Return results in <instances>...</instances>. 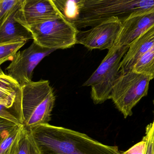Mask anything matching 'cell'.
<instances>
[{
    "mask_svg": "<svg viewBox=\"0 0 154 154\" xmlns=\"http://www.w3.org/2000/svg\"><path fill=\"white\" fill-rule=\"evenodd\" d=\"M29 130L41 154H122L117 146L104 144L61 127L45 124Z\"/></svg>",
    "mask_w": 154,
    "mask_h": 154,
    "instance_id": "cell-1",
    "label": "cell"
},
{
    "mask_svg": "<svg viewBox=\"0 0 154 154\" xmlns=\"http://www.w3.org/2000/svg\"><path fill=\"white\" fill-rule=\"evenodd\" d=\"M154 11V0H85L73 24L78 29L92 27L111 17L121 21Z\"/></svg>",
    "mask_w": 154,
    "mask_h": 154,
    "instance_id": "cell-2",
    "label": "cell"
},
{
    "mask_svg": "<svg viewBox=\"0 0 154 154\" xmlns=\"http://www.w3.org/2000/svg\"><path fill=\"white\" fill-rule=\"evenodd\" d=\"M23 125L28 129L49 124L55 96L48 80L32 81L22 86Z\"/></svg>",
    "mask_w": 154,
    "mask_h": 154,
    "instance_id": "cell-3",
    "label": "cell"
},
{
    "mask_svg": "<svg viewBox=\"0 0 154 154\" xmlns=\"http://www.w3.org/2000/svg\"><path fill=\"white\" fill-rule=\"evenodd\" d=\"M31 32L33 41L50 49H65L76 44L79 30L63 15L24 26Z\"/></svg>",
    "mask_w": 154,
    "mask_h": 154,
    "instance_id": "cell-4",
    "label": "cell"
},
{
    "mask_svg": "<svg viewBox=\"0 0 154 154\" xmlns=\"http://www.w3.org/2000/svg\"><path fill=\"white\" fill-rule=\"evenodd\" d=\"M129 46L116 47L109 50L98 67L83 84L91 86V97L95 104L109 99L112 88L121 75L120 63Z\"/></svg>",
    "mask_w": 154,
    "mask_h": 154,
    "instance_id": "cell-5",
    "label": "cell"
},
{
    "mask_svg": "<svg viewBox=\"0 0 154 154\" xmlns=\"http://www.w3.org/2000/svg\"><path fill=\"white\" fill-rule=\"evenodd\" d=\"M149 76L129 70L121 73L112 88L109 99L125 118L133 115L134 107L148 94Z\"/></svg>",
    "mask_w": 154,
    "mask_h": 154,
    "instance_id": "cell-6",
    "label": "cell"
},
{
    "mask_svg": "<svg viewBox=\"0 0 154 154\" xmlns=\"http://www.w3.org/2000/svg\"><path fill=\"white\" fill-rule=\"evenodd\" d=\"M122 28V22L117 17H111L86 31L79 30L76 44L88 49H111L116 46Z\"/></svg>",
    "mask_w": 154,
    "mask_h": 154,
    "instance_id": "cell-7",
    "label": "cell"
},
{
    "mask_svg": "<svg viewBox=\"0 0 154 154\" xmlns=\"http://www.w3.org/2000/svg\"><path fill=\"white\" fill-rule=\"evenodd\" d=\"M56 50L43 48L33 41L30 47L17 51L6 69L9 76L21 86L32 81L34 69L41 61Z\"/></svg>",
    "mask_w": 154,
    "mask_h": 154,
    "instance_id": "cell-8",
    "label": "cell"
},
{
    "mask_svg": "<svg viewBox=\"0 0 154 154\" xmlns=\"http://www.w3.org/2000/svg\"><path fill=\"white\" fill-rule=\"evenodd\" d=\"M60 15L51 0H23L15 18L26 26Z\"/></svg>",
    "mask_w": 154,
    "mask_h": 154,
    "instance_id": "cell-9",
    "label": "cell"
},
{
    "mask_svg": "<svg viewBox=\"0 0 154 154\" xmlns=\"http://www.w3.org/2000/svg\"><path fill=\"white\" fill-rule=\"evenodd\" d=\"M122 22L116 47L129 46L138 36L154 26V11L130 16Z\"/></svg>",
    "mask_w": 154,
    "mask_h": 154,
    "instance_id": "cell-10",
    "label": "cell"
},
{
    "mask_svg": "<svg viewBox=\"0 0 154 154\" xmlns=\"http://www.w3.org/2000/svg\"><path fill=\"white\" fill-rule=\"evenodd\" d=\"M154 47V26L141 34L129 45V49L120 63L121 73L132 70L138 60Z\"/></svg>",
    "mask_w": 154,
    "mask_h": 154,
    "instance_id": "cell-11",
    "label": "cell"
},
{
    "mask_svg": "<svg viewBox=\"0 0 154 154\" xmlns=\"http://www.w3.org/2000/svg\"><path fill=\"white\" fill-rule=\"evenodd\" d=\"M21 3L20 1L12 9L0 26V43L33 39L30 31L15 18Z\"/></svg>",
    "mask_w": 154,
    "mask_h": 154,
    "instance_id": "cell-12",
    "label": "cell"
},
{
    "mask_svg": "<svg viewBox=\"0 0 154 154\" xmlns=\"http://www.w3.org/2000/svg\"><path fill=\"white\" fill-rule=\"evenodd\" d=\"M22 87L16 81L5 74L0 76L1 105L22 110Z\"/></svg>",
    "mask_w": 154,
    "mask_h": 154,
    "instance_id": "cell-13",
    "label": "cell"
},
{
    "mask_svg": "<svg viewBox=\"0 0 154 154\" xmlns=\"http://www.w3.org/2000/svg\"><path fill=\"white\" fill-rule=\"evenodd\" d=\"M60 14L70 22L78 19L85 0H51Z\"/></svg>",
    "mask_w": 154,
    "mask_h": 154,
    "instance_id": "cell-14",
    "label": "cell"
},
{
    "mask_svg": "<svg viewBox=\"0 0 154 154\" xmlns=\"http://www.w3.org/2000/svg\"><path fill=\"white\" fill-rule=\"evenodd\" d=\"M22 125L14 128L0 143V154H18Z\"/></svg>",
    "mask_w": 154,
    "mask_h": 154,
    "instance_id": "cell-15",
    "label": "cell"
},
{
    "mask_svg": "<svg viewBox=\"0 0 154 154\" xmlns=\"http://www.w3.org/2000/svg\"><path fill=\"white\" fill-rule=\"evenodd\" d=\"M18 154H41L29 129L22 125Z\"/></svg>",
    "mask_w": 154,
    "mask_h": 154,
    "instance_id": "cell-16",
    "label": "cell"
},
{
    "mask_svg": "<svg viewBox=\"0 0 154 154\" xmlns=\"http://www.w3.org/2000/svg\"><path fill=\"white\" fill-rule=\"evenodd\" d=\"M132 70L154 79V47L138 60Z\"/></svg>",
    "mask_w": 154,
    "mask_h": 154,
    "instance_id": "cell-17",
    "label": "cell"
},
{
    "mask_svg": "<svg viewBox=\"0 0 154 154\" xmlns=\"http://www.w3.org/2000/svg\"><path fill=\"white\" fill-rule=\"evenodd\" d=\"M27 42H13L0 43V74H4L1 69V66L3 63L8 60H11L14 54L22 47H23Z\"/></svg>",
    "mask_w": 154,
    "mask_h": 154,
    "instance_id": "cell-18",
    "label": "cell"
},
{
    "mask_svg": "<svg viewBox=\"0 0 154 154\" xmlns=\"http://www.w3.org/2000/svg\"><path fill=\"white\" fill-rule=\"evenodd\" d=\"M0 117L18 125H23V124L22 111L16 107H8L0 104Z\"/></svg>",
    "mask_w": 154,
    "mask_h": 154,
    "instance_id": "cell-19",
    "label": "cell"
},
{
    "mask_svg": "<svg viewBox=\"0 0 154 154\" xmlns=\"http://www.w3.org/2000/svg\"><path fill=\"white\" fill-rule=\"evenodd\" d=\"M143 139L146 143L145 154H154V120L146 128L145 136Z\"/></svg>",
    "mask_w": 154,
    "mask_h": 154,
    "instance_id": "cell-20",
    "label": "cell"
},
{
    "mask_svg": "<svg viewBox=\"0 0 154 154\" xmlns=\"http://www.w3.org/2000/svg\"><path fill=\"white\" fill-rule=\"evenodd\" d=\"M19 2V0H0V26L12 9Z\"/></svg>",
    "mask_w": 154,
    "mask_h": 154,
    "instance_id": "cell-21",
    "label": "cell"
},
{
    "mask_svg": "<svg viewBox=\"0 0 154 154\" xmlns=\"http://www.w3.org/2000/svg\"><path fill=\"white\" fill-rule=\"evenodd\" d=\"M146 142L143 140L134 146L129 148L127 151L121 153L122 154H145L146 150Z\"/></svg>",
    "mask_w": 154,
    "mask_h": 154,
    "instance_id": "cell-22",
    "label": "cell"
},
{
    "mask_svg": "<svg viewBox=\"0 0 154 154\" xmlns=\"http://www.w3.org/2000/svg\"><path fill=\"white\" fill-rule=\"evenodd\" d=\"M19 125H17L10 120L0 117V135L10 132Z\"/></svg>",
    "mask_w": 154,
    "mask_h": 154,
    "instance_id": "cell-23",
    "label": "cell"
},
{
    "mask_svg": "<svg viewBox=\"0 0 154 154\" xmlns=\"http://www.w3.org/2000/svg\"><path fill=\"white\" fill-rule=\"evenodd\" d=\"M9 132H6V133H4V134H2L0 135V143L2 142V140L3 139V138L6 136V135L8 134Z\"/></svg>",
    "mask_w": 154,
    "mask_h": 154,
    "instance_id": "cell-24",
    "label": "cell"
},
{
    "mask_svg": "<svg viewBox=\"0 0 154 154\" xmlns=\"http://www.w3.org/2000/svg\"><path fill=\"white\" fill-rule=\"evenodd\" d=\"M153 104H154V99L153 100Z\"/></svg>",
    "mask_w": 154,
    "mask_h": 154,
    "instance_id": "cell-25",
    "label": "cell"
},
{
    "mask_svg": "<svg viewBox=\"0 0 154 154\" xmlns=\"http://www.w3.org/2000/svg\"><path fill=\"white\" fill-rule=\"evenodd\" d=\"M1 75H1V74H0V76H1Z\"/></svg>",
    "mask_w": 154,
    "mask_h": 154,
    "instance_id": "cell-26",
    "label": "cell"
}]
</instances>
